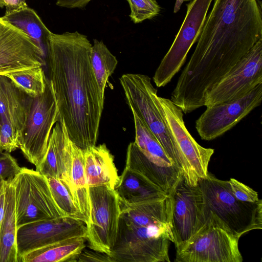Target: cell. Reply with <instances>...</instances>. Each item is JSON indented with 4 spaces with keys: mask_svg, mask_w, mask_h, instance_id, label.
<instances>
[{
    "mask_svg": "<svg viewBox=\"0 0 262 262\" xmlns=\"http://www.w3.org/2000/svg\"><path fill=\"white\" fill-rule=\"evenodd\" d=\"M262 38L261 0H214L172 97L191 109Z\"/></svg>",
    "mask_w": 262,
    "mask_h": 262,
    "instance_id": "obj_1",
    "label": "cell"
},
{
    "mask_svg": "<svg viewBox=\"0 0 262 262\" xmlns=\"http://www.w3.org/2000/svg\"><path fill=\"white\" fill-rule=\"evenodd\" d=\"M92 45L78 33L51 32L46 48L50 82L59 121L82 149L96 145L104 108L91 63Z\"/></svg>",
    "mask_w": 262,
    "mask_h": 262,
    "instance_id": "obj_2",
    "label": "cell"
},
{
    "mask_svg": "<svg viewBox=\"0 0 262 262\" xmlns=\"http://www.w3.org/2000/svg\"><path fill=\"white\" fill-rule=\"evenodd\" d=\"M198 185L204 200V210L211 211L234 235L240 238L255 229L262 228V200L247 203L236 199L228 181L216 178L211 173Z\"/></svg>",
    "mask_w": 262,
    "mask_h": 262,
    "instance_id": "obj_3",
    "label": "cell"
},
{
    "mask_svg": "<svg viewBox=\"0 0 262 262\" xmlns=\"http://www.w3.org/2000/svg\"><path fill=\"white\" fill-rule=\"evenodd\" d=\"M155 99L167 126L175 150L177 165L185 182L196 186L208 173L214 149L199 144L185 126L182 111L169 99L155 95Z\"/></svg>",
    "mask_w": 262,
    "mask_h": 262,
    "instance_id": "obj_4",
    "label": "cell"
},
{
    "mask_svg": "<svg viewBox=\"0 0 262 262\" xmlns=\"http://www.w3.org/2000/svg\"><path fill=\"white\" fill-rule=\"evenodd\" d=\"M170 242L173 237L169 226H134L119 219L109 256L113 262H169Z\"/></svg>",
    "mask_w": 262,
    "mask_h": 262,
    "instance_id": "obj_5",
    "label": "cell"
},
{
    "mask_svg": "<svg viewBox=\"0 0 262 262\" xmlns=\"http://www.w3.org/2000/svg\"><path fill=\"white\" fill-rule=\"evenodd\" d=\"M202 228L180 249L176 262H242L239 238L229 231L210 211L204 210Z\"/></svg>",
    "mask_w": 262,
    "mask_h": 262,
    "instance_id": "obj_6",
    "label": "cell"
},
{
    "mask_svg": "<svg viewBox=\"0 0 262 262\" xmlns=\"http://www.w3.org/2000/svg\"><path fill=\"white\" fill-rule=\"evenodd\" d=\"M11 183L17 228L32 222L67 216L56 204L46 177L37 170L21 167Z\"/></svg>",
    "mask_w": 262,
    "mask_h": 262,
    "instance_id": "obj_7",
    "label": "cell"
},
{
    "mask_svg": "<svg viewBox=\"0 0 262 262\" xmlns=\"http://www.w3.org/2000/svg\"><path fill=\"white\" fill-rule=\"evenodd\" d=\"M58 121V110L48 78L45 92L32 98L19 138V148L23 155L36 167L46 156L52 130Z\"/></svg>",
    "mask_w": 262,
    "mask_h": 262,
    "instance_id": "obj_8",
    "label": "cell"
},
{
    "mask_svg": "<svg viewBox=\"0 0 262 262\" xmlns=\"http://www.w3.org/2000/svg\"><path fill=\"white\" fill-rule=\"evenodd\" d=\"M120 81L131 111L141 119L177 166L173 145L155 101L157 90L150 78L140 74L127 73L122 75Z\"/></svg>",
    "mask_w": 262,
    "mask_h": 262,
    "instance_id": "obj_9",
    "label": "cell"
},
{
    "mask_svg": "<svg viewBox=\"0 0 262 262\" xmlns=\"http://www.w3.org/2000/svg\"><path fill=\"white\" fill-rule=\"evenodd\" d=\"M90 217L86 239L93 250L110 254L117 234L120 214L118 196L106 186L89 187Z\"/></svg>",
    "mask_w": 262,
    "mask_h": 262,
    "instance_id": "obj_10",
    "label": "cell"
},
{
    "mask_svg": "<svg viewBox=\"0 0 262 262\" xmlns=\"http://www.w3.org/2000/svg\"><path fill=\"white\" fill-rule=\"evenodd\" d=\"M212 1L192 0L187 5L181 27L153 77L157 87L167 85L185 63L191 47L197 41Z\"/></svg>",
    "mask_w": 262,
    "mask_h": 262,
    "instance_id": "obj_11",
    "label": "cell"
},
{
    "mask_svg": "<svg viewBox=\"0 0 262 262\" xmlns=\"http://www.w3.org/2000/svg\"><path fill=\"white\" fill-rule=\"evenodd\" d=\"M170 221L176 250L182 248L204 226V200L198 184L190 186L183 175L169 194Z\"/></svg>",
    "mask_w": 262,
    "mask_h": 262,
    "instance_id": "obj_12",
    "label": "cell"
},
{
    "mask_svg": "<svg viewBox=\"0 0 262 262\" xmlns=\"http://www.w3.org/2000/svg\"><path fill=\"white\" fill-rule=\"evenodd\" d=\"M262 83V38L207 93L208 106L240 98Z\"/></svg>",
    "mask_w": 262,
    "mask_h": 262,
    "instance_id": "obj_13",
    "label": "cell"
},
{
    "mask_svg": "<svg viewBox=\"0 0 262 262\" xmlns=\"http://www.w3.org/2000/svg\"><path fill=\"white\" fill-rule=\"evenodd\" d=\"M262 100V83L244 96L228 101L206 106L195 121V128L202 139L210 141L230 130Z\"/></svg>",
    "mask_w": 262,
    "mask_h": 262,
    "instance_id": "obj_14",
    "label": "cell"
},
{
    "mask_svg": "<svg viewBox=\"0 0 262 262\" xmlns=\"http://www.w3.org/2000/svg\"><path fill=\"white\" fill-rule=\"evenodd\" d=\"M45 55L26 33L0 17V75L42 67Z\"/></svg>",
    "mask_w": 262,
    "mask_h": 262,
    "instance_id": "obj_15",
    "label": "cell"
},
{
    "mask_svg": "<svg viewBox=\"0 0 262 262\" xmlns=\"http://www.w3.org/2000/svg\"><path fill=\"white\" fill-rule=\"evenodd\" d=\"M86 226L82 221L69 216L40 221L17 228L18 257L31 251L71 238H86Z\"/></svg>",
    "mask_w": 262,
    "mask_h": 262,
    "instance_id": "obj_16",
    "label": "cell"
},
{
    "mask_svg": "<svg viewBox=\"0 0 262 262\" xmlns=\"http://www.w3.org/2000/svg\"><path fill=\"white\" fill-rule=\"evenodd\" d=\"M125 167L140 173L168 195L182 176L181 170L171 160L147 155L135 142L128 146Z\"/></svg>",
    "mask_w": 262,
    "mask_h": 262,
    "instance_id": "obj_17",
    "label": "cell"
},
{
    "mask_svg": "<svg viewBox=\"0 0 262 262\" xmlns=\"http://www.w3.org/2000/svg\"><path fill=\"white\" fill-rule=\"evenodd\" d=\"M72 142L64 123L57 122L52 130L46 156L36 167V170L45 177L60 180L70 190Z\"/></svg>",
    "mask_w": 262,
    "mask_h": 262,
    "instance_id": "obj_18",
    "label": "cell"
},
{
    "mask_svg": "<svg viewBox=\"0 0 262 262\" xmlns=\"http://www.w3.org/2000/svg\"><path fill=\"white\" fill-rule=\"evenodd\" d=\"M84 171L89 187L106 186L114 189L119 176L114 156L103 143L83 149Z\"/></svg>",
    "mask_w": 262,
    "mask_h": 262,
    "instance_id": "obj_19",
    "label": "cell"
},
{
    "mask_svg": "<svg viewBox=\"0 0 262 262\" xmlns=\"http://www.w3.org/2000/svg\"><path fill=\"white\" fill-rule=\"evenodd\" d=\"M32 98L7 76L0 75V120L7 119L19 133L27 120Z\"/></svg>",
    "mask_w": 262,
    "mask_h": 262,
    "instance_id": "obj_20",
    "label": "cell"
},
{
    "mask_svg": "<svg viewBox=\"0 0 262 262\" xmlns=\"http://www.w3.org/2000/svg\"><path fill=\"white\" fill-rule=\"evenodd\" d=\"M17 231L14 187L11 181H6L3 211L0 222V262H18Z\"/></svg>",
    "mask_w": 262,
    "mask_h": 262,
    "instance_id": "obj_21",
    "label": "cell"
},
{
    "mask_svg": "<svg viewBox=\"0 0 262 262\" xmlns=\"http://www.w3.org/2000/svg\"><path fill=\"white\" fill-rule=\"evenodd\" d=\"M114 190L119 199L129 204L153 201L168 195L140 173L126 167Z\"/></svg>",
    "mask_w": 262,
    "mask_h": 262,
    "instance_id": "obj_22",
    "label": "cell"
},
{
    "mask_svg": "<svg viewBox=\"0 0 262 262\" xmlns=\"http://www.w3.org/2000/svg\"><path fill=\"white\" fill-rule=\"evenodd\" d=\"M86 238H71L46 246L21 255L19 262L75 261L85 247Z\"/></svg>",
    "mask_w": 262,
    "mask_h": 262,
    "instance_id": "obj_23",
    "label": "cell"
},
{
    "mask_svg": "<svg viewBox=\"0 0 262 262\" xmlns=\"http://www.w3.org/2000/svg\"><path fill=\"white\" fill-rule=\"evenodd\" d=\"M72 163L70 188L73 200L85 220L87 225L90 217L89 186L85 178L83 149L71 143Z\"/></svg>",
    "mask_w": 262,
    "mask_h": 262,
    "instance_id": "obj_24",
    "label": "cell"
},
{
    "mask_svg": "<svg viewBox=\"0 0 262 262\" xmlns=\"http://www.w3.org/2000/svg\"><path fill=\"white\" fill-rule=\"evenodd\" d=\"M2 19L19 28L30 37L46 54L47 45L51 31L32 9L28 7L6 12Z\"/></svg>",
    "mask_w": 262,
    "mask_h": 262,
    "instance_id": "obj_25",
    "label": "cell"
},
{
    "mask_svg": "<svg viewBox=\"0 0 262 262\" xmlns=\"http://www.w3.org/2000/svg\"><path fill=\"white\" fill-rule=\"evenodd\" d=\"M90 58L101 95L105 99L106 86L116 68L118 60L102 41L96 39L92 46Z\"/></svg>",
    "mask_w": 262,
    "mask_h": 262,
    "instance_id": "obj_26",
    "label": "cell"
},
{
    "mask_svg": "<svg viewBox=\"0 0 262 262\" xmlns=\"http://www.w3.org/2000/svg\"><path fill=\"white\" fill-rule=\"evenodd\" d=\"M21 91L34 98L45 91L48 78L42 67H36L5 75Z\"/></svg>",
    "mask_w": 262,
    "mask_h": 262,
    "instance_id": "obj_27",
    "label": "cell"
},
{
    "mask_svg": "<svg viewBox=\"0 0 262 262\" xmlns=\"http://www.w3.org/2000/svg\"><path fill=\"white\" fill-rule=\"evenodd\" d=\"M53 197L60 209L67 216L83 221L85 220L76 206L70 189L59 179L46 177Z\"/></svg>",
    "mask_w": 262,
    "mask_h": 262,
    "instance_id": "obj_28",
    "label": "cell"
},
{
    "mask_svg": "<svg viewBox=\"0 0 262 262\" xmlns=\"http://www.w3.org/2000/svg\"><path fill=\"white\" fill-rule=\"evenodd\" d=\"M131 13L129 16L135 24L151 19L160 12V7L155 0H126Z\"/></svg>",
    "mask_w": 262,
    "mask_h": 262,
    "instance_id": "obj_29",
    "label": "cell"
},
{
    "mask_svg": "<svg viewBox=\"0 0 262 262\" xmlns=\"http://www.w3.org/2000/svg\"><path fill=\"white\" fill-rule=\"evenodd\" d=\"M20 133L16 127L7 119L0 120V148L11 152L19 148Z\"/></svg>",
    "mask_w": 262,
    "mask_h": 262,
    "instance_id": "obj_30",
    "label": "cell"
},
{
    "mask_svg": "<svg viewBox=\"0 0 262 262\" xmlns=\"http://www.w3.org/2000/svg\"><path fill=\"white\" fill-rule=\"evenodd\" d=\"M21 169V167L10 152H0V179L11 181Z\"/></svg>",
    "mask_w": 262,
    "mask_h": 262,
    "instance_id": "obj_31",
    "label": "cell"
},
{
    "mask_svg": "<svg viewBox=\"0 0 262 262\" xmlns=\"http://www.w3.org/2000/svg\"><path fill=\"white\" fill-rule=\"evenodd\" d=\"M228 183L231 193L238 200L247 203L259 201L258 193L247 185L234 178H231Z\"/></svg>",
    "mask_w": 262,
    "mask_h": 262,
    "instance_id": "obj_32",
    "label": "cell"
},
{
    "mask_svg": "<svg viewBox=\"0 0 262 262\" xmlns=\"http://www.w3.org/2000/svg\"><path fill=\"white\" fill-rule=\"evenodd\" d=\"M75 261H106L113 262L109 255L95 250H83Z\"/></svg>",
    "mask_w": 262,
    "mask_h": 262,
    "instance_id": "obj_33",
    "label": "cell"
},
{
    "mask_svg": "<svg viewBox=\"0 0 262 262\" xmlns=\"http://www.w3.org/2000/svg\"><path fill=\"white\" fill-rule=\"evenodd\" d=\"M26 0H0V7H5L6 12L21 9L27 7Z\"/></svg>",
    "mask_w": 262,
    "mask_h": 262,
    "instance_id": "obj_34",
    "label": "cell"
},
{
    "mask_svg": "<svg viewBox=\"0 0 262 262\" xmlns=\"http://www.w3.org/2000/svg\"><path fill=\"white\" fill-rule=\"evenodd\" d=\"M92 0H57L56 4L67 8H83Z\"/></svg>",
    "mask_w": 262,
    "mask_h": 262,
    "instance_id": "obj_35",
    "label": "cell"
},
{
    "mask_svg": "<svg viewBox=\"0 0 262 262\" xmlns=\"http://www.w3.org/2000/svg\"><path fill=\"white\" fill-rule=\"evenodd\" d=\"M191 0H176L174 8H173V12L177 13L180 9L182 4L184 2L189 1Z\"/></svg>",
    "mask_w": 262,
    "mask_h": 262,
    "instance_id": "obj_36",
    "label": "cell"
},
{
    "mask_svg": "<svg viewBox=\"0 0 262 262\" xmlns=\"http://www.w3.org/2000/svg\"><path fill=\"white\" fill-rule=\"evenodd\" d=\"M6 182L2 179H0V197L4 193Z\"/></svg>",
    "mask_w": 262,
    "mask_h": 262,
    "instance_id": "obj_37",
    "label": "cell"
},
{
    "mask_svg": "<svg viewBox=\"0 0 262 262\" xmlns=\"http://www.w3.org/2000/svg\"><path fill=\"white\" fill-rule=\"evenodd\" d=\"M4 194V193L0 197V222L2 219L3 211Z\"/></svg>",
    "mask_w": 262,
    "mask_h": 262,
    "instance_id": "obj_38",
    "label": "cell"
},
{
    "mask_svg": "<svg viewBox=\"0 0 262 262\" xmlns=\"http://www.w3.org/2000/svg\"><path fill=\"white\" fill-rule=\"evenodd\" d=\"M3 151V150L1 149V148H0V152Z\"/></svg>",
    "mask_w": 262,
    "mask_h": 262,
    "instance_id": "obj_39",
    "label": "cell"
}]
</instances>
